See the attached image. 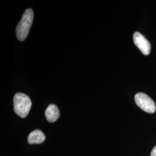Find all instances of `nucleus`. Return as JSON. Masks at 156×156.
Returning a JSON list of instances; mask_svg holds the SVG:
<instances>
[{"label":"nucleus","mask_w":156,"mask_h":156,"mask_svg":"<svg viewBox=\"0 0 156 156\" xmlns=\"http://www.w3.org/2000/svg\"><path fill=\"white\" fill-rule=\"evenodd\" d=\"M151 156H156V146L154 147L151 152Z\"/></svg>","instance_id":"0eeeda50"},{"label":"nucleus","mask_w":156,"mask_h":156,"mask_svg":"<svg viewBox=\"0 0 156 156\" xmlns=\"http://www.w3.org/2000/svg\"><path fill=\"white\" fill-rule=\"evenodd\" d=\"M45 134L39 129H35L29 134L28 142L30 144H39L45 141Z\"/></svg>","instance_id":"423d86ee"},{"label":"nucleus","mask_w":156,"mask_h":156,"mask_svg":"<svg viewBox=\"0 0 156 156\" xmlns=\"http://www.w3.org/2000/svg\"><path fill=\"white\" fill-rule=\"evenodd\" d=\"M60 112L58 107L55 104H50L45 111V116L48 122L50 123L55 122L59 118Z\"/></svg>","instance_id":"39448f33"},{"label":"nucleus","mask_w":156,"mask_h":156,"mask_svg":"<svg viewBox=\"0 0 156 156\" xmlns=\"http://www.w3.org/2000/svg\"><path fill=\"white\" fill-rule=\"evenodd\" d=\"M33 19V11L31 9H27L24 12L22 19L17 26V37L19 41H23L27 37Z\"/></svg>","instance_id":"f03ea898"},{"label":"nucleus","mask_w":156,"mask_h":156,"mask_svg":"<svg viewBox=\"0 0 156 156\" xmlns=\"http://www.w3.org/2000/svg\"><path fill=\"white\" fill-rule=\"evenodd\" d=\"M135 101L137 106L143 111L153 113L156 111V106L154 102L147 94L143 93H138L135 95Z\"/></svg>","instance_id":"7ed1b4c3"},{"label":"nucleus","mask_w":156,"mask_h":156,"mask_svg":"<svg viewBox=\"0 0 156 156\" xmlns=\"http://www.w3.org/2000/svg\"><path fill=\"white\" fill-rule=\"evenodd\" d=\"M32 105L31 99L25 94L18 93L13 97L14 111L18 116L24 118L30 111Z\"/></svg>","instance_id":"f257e3e1"},{"label":"nucleus","mask_w":156,"mask_h":156,"mask_svg":"<svg viewBox=\"0 0 156 156\" xmlns=\"http://www.w3.org/2000/svg\"><path fill=\"white\" fill-rule=\"evenodd\" d=\"M133 39L135 45L140 49L144 55L147 56L150 54L151 51V44L143 35L139 32H135L133 35Z\"/></svg>","instance_id":"20e7f679"}]
</instances>
